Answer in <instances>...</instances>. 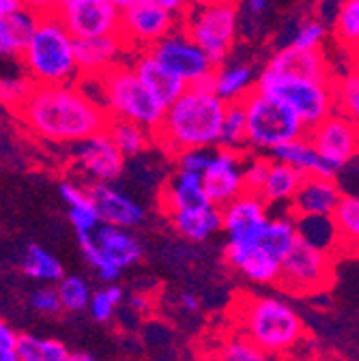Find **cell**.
I'll return each instance as SVG.
<instances>
[{
	"label": "cell",
	"mask_w": 359,
	"mask_h": 361,
	"mask_svg": "<svg viewBox=\"0 0 359 361\" xmlns=\"http://www.w3.org/2000/svg\"><path fill=\"white\" fill-rule=\"evenodd\" d=\"M22 123L43 140L56 145H75L91 133L106 129V110L88 99L80 86L52 84L37 86L28 99L18 108Z\"/></svg>",
	"instance_id": "obj_1"
},
{
	"label": "cell",
	"mask_w": 359,
	"mask_h": 361,
	"mask_svg": "<svg viewBox=\"0 0 359 361\" xmlns=\"http://www.w3.org/2000/svg\"><path fill=\"white\" fill-rule=\"evenodd\" d=\"M224 108L226 104L213 90L188 86L166 106L153 140L172 155L185 149H209L217 142Z\"/></svg>",
	"instance_id": "obj_2"
},
{
	"label": "cell",
	"mask_w": 359,
	"mask_h": 361,
	"mask_svg": "<svg viewBox=\"0 0 359 361\" xmlns=\"http://www.w3.org/2000/svg\"><path fill=\"white\" fill-rule=\"evenodd\" d=\"M73 43L75 39L54 13L39 16L20 52L26 75L37 86L73 84L80 78Z\"/></svg>",
	"instance_id": "obj_3"
},
{
	"label": "cell",
	"mask_w": 359,
	"mask_h": 361,
	"mask_svg": "<svg viewBox=\"0 0 359 361\" xmlns=\"http://www.w3.org/2000/svg\"><path fill=\"white\" fill-rule=\"evenodd\" d=\"M102 80V108L108 118H123L138 123L149 131H155L162 123L166 106L159 104L151 90L140 82L131 65L116 63L99 75Z\"/></svg>",
	"instance_id": "obj_4"
},
{
	"label": "cell",
	"mask_w": 359,
	"mask_h": 361,
	"mask_svg": "<svg viewBox=\"0 0 359 361\" xmlns=\"http://www.w3.org/2000/svg\"><path fill=\"white\" fill-rule=\"evenodd\" d=\"M239 319L243 336H248L267 353H284L303 336L299 314L278 297L245 299L239 310Z\"/></svg>",
	"instance_id": "obj_5"
},
{
	"label": "cell",
	"mask_w": 359,
	"mask_h": 361,
	"mask_svg": "<svg viewBox=\"0 0 359 361\" xmlns=\"http://www.w3.org/2000/svg\"><path fill=\"white\" fill-rule=\"evenodd\" d=\"M256 88L286 104L305 129L314 127L323 118H327L331 112H336L331 80H317L262 69Z\"/></svg>",
	"instance_id": "obj_6"
},
{
	"label": "cell",
	"mask_w": 359,
	"mask_h": 361,
	"mask_svg": "<svg viewBox=\"0 0 359 361\" xmlns=\"http://www.w3.org/2000/svg\"><path fill=\"white\" fill-rule=\"evenodd\" d=\"M241 104L245 108L248 147L274 151L280 145L303 138L308 131L286 104L262 93L256 86L241 99Z\"/></svg>",
	"instance_id": "obj_7"
},
{
	"label": "cell",
	"mask_w": 359,
	"mask_h": 361,
	"mask_svg": "<svg viewBox=\"0 0 359 361\" xmlns=\"http://www.w3.org/2000/svg\"><path fill=\"white\" fill-rule=\"evenodd\" d=\"M237 24L239 13L235 3L192 5L178 18V26L192 37L215 67L226 63L237 41Z\"/></svg>",
	"instance_id": "obj_8"
},
{
	"label": "cell",
	"mask_w": 359,
	"mask_h": 361,
	"mask_svg": "<svg viewBox=\"0 0 359 361\" xmlns=\"http://www.w3.org/2000/svg\"><path fill=\"white\" fill-rule=\"evenodd\" d=\"M331 282V258L323 247L312 245L297 235V241L280 262L278 284L284 290L308 295L323 290Z\"/></svg>",
	"instance_id": "obj_9"
},
{
	"label": "cell",
	"mask_w": 359,
	"mask_h": 361,
	"mask_svg": "<svg viewBox=\"0 0 359 361\" xmlns=\"http://www.w3.org/2000/svg\"><path fill=\"white\" fill-rule=\"evenodd\" d=\"M147 52L155 61H159L168 71H172L176 78H181L188 86L202 82L215 69L209 56L178 24L166 37L155 41Z\"/></svg>",
	"instance_id": "obj_10"
},
{
	"label": "cell",
	"mask_w": 359,
	"mask_h": 361,
	"mask_svg": "<svg viewBox=\"0 0 359 361\" xmlns=\"http://www.w3.org/2000/svg\"><path fill=\"white\" fill-rule=\"evenodd\" d=\"M176 24L178 18L159 7L155 0H138V3L121 11L116 32L123 39L125 48L142 52L149 50L155 41L166 37Z\"/></svg>",
	"instance_id": "obj_11"
},
{
	"label": "cell",
	"mask_w": 359,
	"mask_h": 361,
	"mask_svg": "<svg viewBox=\"0 0 359 361\" xmlns=\"http://www.w3.org/2000/svg\"><path fill=\"white\" fill-rule=\"evenodd\" d=\"M305 138L334 172L359 153V125L340 112H331L327 118L310 127Z\"/></svg>",
	"instance_id": "obj_12"
},
{
	"label": "cell",
	"mask_w": 359,
	"mask_h": 361,
	"mask_svg": "<svg viewBox=\"0 0 359 361\" xmlns=\"http://www.w3.org/2000/svg\"><path fill=\"white\" fill-rule=\"evenodd\" d=\"M54 16L73 39L112 35L121 20V11L108 0H59Z\"/></svg>",
	"instance_id": "obj_13"
},
{
	"label": "cell",
	"mask_w": 359,
	"mask_h": 361,
	"mask_svg": "<svg viewBox=\"0 0 359 361\" xmlns=\"http://www.w3.org/2000/svg\"><path fill=\"white\" fill-rule=\"evenodd\" d=\"M243 155L241 151L217 149L202 170V188L211 204L224 207L243 192Z\"/></svg>",
	"instance_id": "obj_14"
},
{
	"label": "cell",
	"mask_w": 359,
	"mask_h": 361,
	"mask_svg": "<svg viewBox=\"0 0 359 361\" xmlns=\"http://www.w3.org/2000/svg\"><path fill=\"white\" fill-rule=\"evenodd\" d=\"M71 157L84 174H88L93 180H102V183H110L125 168V157L110 140L106 129L75 142Z\"/></svg>",
	"instance_id": "obj_15"
},
{
	"label": "cell",
	"mask_w": 359,
	"mask_h": 361,
	"mask_svg": "<svg viewBox=\"0 0 359 361\" xmlns=\"http://www.w3.org/2000/svg\"><path fill=\"white\" fill-rule=\"evenodd\" d=\"M221 231H226L233 243H254L269 219L267 204L258 194L241 192L237 198L219 207Z\"/></svg>",
	"instance_id": "obj_16"
},
{
	"label": "cell",
	"mask_w": 359,
	"mask_h": 361,
	"mask_svg": "<svg viewBox=\"0 0 359 361\" xmlns=\"http://www.w3.org/2000/svg\"><path fill=\"white\" fill-rule=\"evenodd\" d=\"M86 192L99 213L102 224L118 226V228H133V226H138L145 219V209L121 190L112 188L110 183L93 180L86 188Z\"/></svg>",
	"instance_id": "obj_17"
},
{
	"label": "cell",
	"mask_w": 359,
	"mask_h": 361,
	"mask_svg": "<svg viewBox=\"0 0 359 361\" xmlns=\"http://www.w3.org/2000/svg\"><path fill=\"white\" fill-rule=\"evenodd\" d=\"M340 198H342V192L334 180V176L303 174L295 196L291 198V209L295 217L331 215Z\"/></svg>",
	"instance_id": "obj_18"
},
{
	"label": "cell",
	"mask_w": 359,
	"mask_h": 361,
	"mask_svg": "<svg viewBox=\"0 0 359 361\" xmlns=\"http://www.w3.org/2000/svg\"><path fill=\"white\" fill-rule=\"evenodd\" d=\"M75 65L80 75H102L116 63H121V54L125 43L118 32L75 39Z\"/></svg>",
	"instance_id": "obj_19"
},
{
	"label": "cell",
	"mask_w": 359,
	"mask_h": 361,
	"mask_svg": "<svg viewBox=\"0 0 359 361\" xmlns=\"http://www.w3.org/2000/svg\"><path fill=\"white\" fill-rule=\"evenodd\" d=\"M226 262L239 274L258 284H274L280 278V260L254 243H226Z\"/></svg>",
	"instance_id": "obj_20"
},
{
	"label": "cell",
	"mask_w": 359,
	"mask_h": 361,
	"mask_svg": "<svg viewBox=\"0 0 359 361\" xmlns=\"http://www.w3.org/2000/svg\"><path fill=\"white\" fill-rule=\"evenodd\" d=\"M131 69L136 71V75L140 78V82L151 90L153 97H155L159 104H164V106L172 104V102L188 88V84H185L181 78H176L172 71H168V69H166L159 61H155L147 50L138 52V56L133 59Z\"/></svg>",
	"instance_id": "obj_21"
},
{
	"label": "cell",
	"mask_w": 359,
	"mask_h": 361,
	"mask_svg": "<svg viewBox=\"0 0 359 361\" xmlns=\"http://www.w3.org/2000/svg\"><path fill=\"white\" fill-rule=\"evenodd\" d=\"M93 237H95V243H97L102 256L121 271L131 264H136L142 258V245L129 233V228L99 224Z\"/></svg>",
	"instance_id": "obj_22"
},
{
	"label": "cell",
	"mask_w": 359,
	"mask_h": 361,
	"mask_svg": "<svg viewBox=\"0 0 359 361\" xmlns=\"http://www.w3.org/2000/svg\"><path fill=\"white\" fill-rule=\"evenodd\" d=\"M207 204L211 202L205 194L202 176L198 172L178 170L176 174H172V178L162 192V209L166 213L183 211V209H200Z\"/></svg>",
	"instance_id": "obj_23"
},
{
	"label": "cell",
	"mask_w": 359,
	"mask_h": 361,
	"mask_svg": "<svg viewBox=\"0 0 359 361\" xmlns=\"http://www.w3.org/2000/svg\"><path fill=\"white\" fill-rule=\"evenodd\" d=\"M172 228L185 241L202 243L211 239L217 231H221V211L215 204H207L200 209H183L168 213Z\"/></svg>",
	"instance_id": "obj_24"
},
{
	"label": "cell",
	"mask_w": 359,
	"mask_h": 361,
	"mask_svg": "<svg viewBox=\"0 0 359 361\" xmlns=\"http://www.w3.org/2000/svg\"><path fill=\"white\" fill-rule=\"evenodd\" d=\"M269 71L276 73H291V75H305L317 80H331L329 65L321 50H299L295 45L280 50L274 59L267 63Z\"/></svg>",
	"instance_id": "obj_25"
},
{
	"label": "cell",
	"mask_w": 359,
	"mask_h": 361,
	"mask_svg": "<svg viewBox=\"0 0 359 361\" xmlns=\"http://www.w3.org/2000/svg\"><path fill=\"white\" fill-rule=\"evenodd\" d=\"M303 174L280 161V159H272V166H269V172L264 176V183L258 192V196L262 198V202L269 204H280V202H291V198L295 196L299 183H301Z\"/></svg>",
	"instance_id": "obj_26"
},
{
	"label": "cell",
	"mask_w": 359,
	"mask_h": 361,
	"mask_svg": "<svg viewBox=\"0 0 359 361\" xmlns=\"http://www.w3.org/2000/svg\"><path fill=\"white\" fill-rule=\"evenodd\" d=\"M254 88V71L250 65L221 63L213 69V93L224 102H241Z\"/></svg>",
	"instance_id": "obj_27"
},
{
	"label": "cell",
	"mask_w": 359,
	"mask_h": 361,
	"mask_svg": "<svg viewBox=\"0 0 359 361\" xmlns=\"http://www.w3.org/2000/svg\"><path fill=\"white\" fill-rule=\"evenodd\" d=\"M59 192H61V196H63V200H65V204L69 209V221L75 228V235L95 233L97 226L102 224V219H99V213H97L91 196H88V192L78 188L75 183H71V180L61 183Z\"/></svg>",
	"instance_id": "obj_28"
},
{
	"label": "cell",
	"mask_w": 359,
	"mask_h": 361,
	"mask_svg": "<svg viewBox=\"0 0 359 361\" xmlns=\"http://www.w3.org/2000/svg\"><path fill=\"white\" fill-rule=\"evenodd\" d=\"M272 153L274 159H280L293 168H297L301 174H323V176H334V170L321 159V155L317 153V149H314L310 145V140L305 138H297V140H291L286 145H280L276 147Z\"/></svg>",
	"instance_id": "obj_29"
},
{
	"label": "cell",
	"mask_w": 359,
	"mask_h": 361,
	"mask_svg": "<svg viewBox=\"0 0 359 361\" xmlns=\"http://www.w3.org/2000/svg\"><path fill=\"white\" fill-rule=\"evenodd\" d=\"M37 16L26 9H18L11 16L0 18V59L20 56L24 43L35 28Z\"/></svg>",
	"instance_id": "obj_30"
},
{
	"label": "cell",
	"mask_w": 359,
	"mask_h": 361,
	"mask_svg": "<svg viewBox=\"0 0 359 361\" xmlns=\"http://www.w3.org/2000/svg\"><path fill=\"white\" fill-rule=\"evenodd\" d=\"M106 131L110 135V140L116 145V149L123 153V157H136L145 153L153 142V131H149L138 123L123 121V118H108Z\"/></svg>",
	"instance_id": "obj_31"
},
{
	"label": "cell",
	"mask_w": 359,
	"mask_h": 361,
	"mask_svg": "<svg viewBox=\"0 0 359 361\" xmlns=\"http://www.w3.org/2000/svg\"><path fill=\"white\" fill-rule=\"evenodd\" d=\"M295 241H297V224H295V217H291V215L269 217L260 237L256 239V243L264 252H269L280 262L286 256V252L293 247Z\"/></svg>",
	"instance_id": "obj_32"
},
{
	"label": "cell",
	"mask_w": 359,
	"mask_h": 361,
	"mask_svg": "<svg viewBox=\"0 0 359 361\" xmlns=\"http://www.w3.org/2000/svg\"><path fill=\"white\" fill-rule=\"evenodd\" d=\"M22 271L28 278L43 282V284H56L65 276L61 260L37 243H30L26 247L22 256Z\"/></svg>",
	"instance_id": "obj_33"
},
{
	"label": "cell",
	"mask_w": 359,
	"mask_h": 361,
	"mask_svg": "<svg viewBox=\"0 0 359 361\" xmlns=\"http://www.w3.org/2000/svg\"><path fill=\"white\" fill-rule=\"evenodd\" d=\"M219 149L243 151L248 147V123H245V108L241 102H231L224 108L217 142Z\"/></svg>",
	"instance_id": "obj_34"
},
{
	"label": "cell",
	"mask_w": 359,
	"mask_h": 361,
	"mask_svg": "<svg viewBox=\"0 0 359 361\" xmlns=\"http://www.w3.org/2000/svg\"><path fill=\"white\" fill-rule=\"evenodd\" d=\"M16 353L20 361H65L67 346L56 338H41L32 334L16 336Z\"/></svg>",
	"instance_id": "obj_35"
},
{
	"label": "cell",
	"mask_w": 359,
	"mask_h": 361,
	"mask_svg": "<svg viewBox=\"0 0 359 361\" xmlns=\"http://www.w3.org/2000/svg\"><path fill=\"white\" fill-rule=\"evenodd\" d=\"M338 243H346L359 252V196H344L331 213Z\"/></svg>",
	"instance_id": "obj_36"
},
{
	"label": "cell",
	"mask_w": 359,
	"mask_h": 361,
	"mask_svg": "<svg viewBox=\"0 0 359 361\" xmlns=\"http://www.w3.org/2000/svg\"><path fill=\"white\" fill-rule=\"evenodd\" d=\"M334 99L336 112L344 114L355 125H359V67L351 69L346 75L334 82Z\"/></svg>",
	"instance_id": "obj_37"
},
{
	"label": "cell",
	"mask_w": 359,
	"mask_h": 361,
	"mask_svg": "<svg viewBox=\"0 0 359 361\" xmlns=\"http://www.w3.org/2000/svg\"><path fill=\"white\" fill-rule=\"evenodd\" d=\"M334 26L340 43L359 56V0H342Z\"/></svg>",
	"instance_id": "obj_38"
},
{
	"label": "cell",
	"mask_w": 359,
	"mask_h": 361,
	"mask_svg": "<svg viewBox=\"0 0 359 361\" xmlns=\"http://www.w3.org/2000/svg\"><path fill=\"white\" fill-rule=\"evenodd\" d=\"M56 293H59L63 310L67 312H84L93 295L88 282L80 276H63L56 282Z\"/></svg>",
	"instance_id": "obj_39"
},
{
	"label": "cell",
	"mask_w": 359,
	"mask_h": 361,
	"mask_svg": "<svg viewBox=\"0 0 359 361\" xmlns=\"http://www.w3.org/2000/svg\"><path fill=\"white\" fill-rule=\"evenodd\" d=\"M78 245H80V252H82L84 260L95 269V274L99 276V280H104L106 284H112V282L118 280L121 269H116L114 264H110L102 256V252H99V247L95 243L93 233H80L78 235Z\"/></svg>",
	"instance_id": "obj_40"
},
{
	"label": "cell",
	"mask_w": 359,
	"mask_h": 361,
	"mask_svg": "<svg viewBox=\"0 0 359 361\" xmlns=\"http://www.w3.org/2000/svg\"><path fill=\"white\" fill-rule=\"evenodd\" d=\"M217 361H272V353L260 348L248 336H235L219 348Z\"/></svg>",
	"instance_id": "obj_41"
},
{
	"label": "cell",
	"mask_w": 359,
	"mask_h": 361,
	"mask_svg": "<svg viewBox=\"0 0 359 361\" xmlns=\"http://www.w3.org/2000/svg\"><path fill=\"white\" fill-rule=\"evenodd\" d=\"M123 297H125V293H123V288L121 286H116L114 282L112 284H108L106 288H99V290H95L93 295H91V301H88V312H91V316H93V321H97V323H108L112 316H114V312H116V307L123 303Z\"/></svg>",
	"instance_id": "obj_42"
},
{
	"label": "cell",
	"mask_w": 359,
	"mask_h": 361,
	"mask_svg": "<svg viewBox=\"0 0 359 361\" xmlns=\"http://www.w3.org/2000/svg\"><path fill=\"white\" fill-rule=\"evenodd\" d=\"M32 88H35V82L26 73L0 78V104H5L9 108H20L32 93Z\"/></svg>",
	"instance_id": "obj_43"
},
{
	"label": "cell",
	"mask_w": 359,
	"mask_h": 361,
	"mask_svg": "<svg viewBox=\"0 0 359 361\" xmlns=\"http://www.w3.org/2000/svg\"><path fill=\"white\" fill-rule=\"evenodd\" d=\"M269 166H272V159L269 157H252L243 161V192H250V194L260 192L264 176L269 172Z\"/></svg>",
	"instance_id": "obj_44"
},
{
	"label": "cell",
	"mask_w": 359,
	"mask_h": 361,
	"mask_svg": "<svg viewBox=\"0 0 359 361\" xmlns=\"http://www.w3.org/2000/svg\"><path fill=\"white\" fill-rule=\"evenodd\" d=\"M325 35H327V28L323 22L310 20L297 30L291 45H295V48H299V50H321V43H323Z\"/></svg>",
	"instance_id": "obj_45"
},
{
	"label": "cell",
	"mask_w": 359,
	"mask_h": 361,
	"mask_svg": "<svg viewBox=\"0 0 359 361\" xmlns=\"http://www.w3.org/2000/svg\"><path fill=\"white\" fill-rule=\"evenodd\" d=\"M30 305L43 314V316H56L63 305H61V299H59V293L54 286H43V288H37L32 295H30Z\"/></svg>",
	"instance_id": "obj_46"
},
{
	"label": "cell",
	"mask_w": 359,
	"mask_h": 361,
	"mask_svg": "<svg viewBox=\"0 0 359 361\" xmlns=\"http://www.w3.org/2000/svg\"><path fill=\"white\" fill-rule=\"evenodd\" d=\"M176 157V166L178 170H185V172H198L202 174V170L209 164L211 153L207 149H185V151H178L174 153Z\"/></svg>",
	"instance_id": "obj_47"
},
{
	"label": "cell",
	"mask_w": 359,
	"mask_h": 361,
	"mask_svg": "<svg viewBox=\"0 0 359 361\" xmlns=\"http://www.w3.org/2000/svg\"><path fill=\"white\" fill-rule=\"evenodd\" d=\"M56 3H59V0H20L22 9L30 11L37 18L39 16H50V13H54Z\"/></svg>",
	"instance_id": "obj_48"
},
{
	"label": "cell",
	"mask_w": 359,
	"mask_h": 361,
	"mask_svg": "<svg viewBox=\"0 0 359 361\" xmlns=\"http://www.w3.org/2000/svg\"><path fill=\"white\" fill-rule=\"evenodd\" d=\"M155 3L164 7L168 13H172L174 18H181L192 7V0H155Z\"/></svg>",
	"instance_id": "obj_49"
},
{
	"label": "cell",
	"mask_w": 359,
	"mask_h": 361,
	"mask_svg": "<svg viewBox=\"0 0 359 361\" xmlns=\"http://www.w3.org/2000/svg\"><path fill=\"white\" fill-rule=\"evenodd\" d=\"M178 305H181L185 312H198V307H200L196 295H192V293H181V297H178Z\"/></svg>",
	"instance_id": "obj_50"
},
{
	"label": "cell",
	"mask_w": 359,
	"mask_h": 361,
	"mask_svg": "<svg viewBox=\"0 0 359 361\" xmlns=\"http://www.w3.org/2000/svg\"><path fill=\"white\" fill-rule=\"evenodd\" d=\"M129 305L136 310V312H149V307H151V303H149V299H147V295H131L129 297Z\"/></svg>",
	"instance_id": "obj_51"
},
{
	"label": "cell",
	"mask_w": 359,
	"mask_h": 361,
	"mask_svg": "<svg viewBox=\"0 0 359 361\" xmlns=\"http://www.w3.org/2000/svg\"><path fill=\"white\" fill-rule=\"evenodd\" d=\"M18 9H22L20 0H0V18H3V16H11Z\"/></svg>",
	"instance_id": "obj_52"
},
{
	"label": "cell",
	"mask_w": 359,
	"mask_h": 361,
	"mask_svg": "<svg viewBox=\"0 0 359 361\" xmlns=\"http://www.w3.org/2000/svg\"><path fill=\"white\" fill-rule=\"evenodd\" d=\"M0 344H16V334L5 321H0Z\"/></svg>",
	"instance_id": "obj_53"
},
{
	"label": "cell",
	"mask_w": 359,
	"mask_h": 361,
	"mask_svg": "<svg viewBox=\"0 0 359 361\" xmlns=\"http://www.w3.org/2000/svg\"><path fill=\"white\" fill-rule=\"evenodd\" d=\"M0 361H20L13 344H0Z\"/></svg>",
	"instance_id": "obj_54"
},
{
	"label": "cell",
	"mask_w": 359,
	"mask_h": 361,
	"mask_svg": "<svg viewBox=\"0 0 359 361\" xmlns=\"http://www.w3.org/2000/svg\"><path fill=\"white\" fill-rule=\"evenodd\" d=\"M267 3H269V0H245V7H248L250 13L260 16L267 9Z\"/></svg>",
	"instance_id": "obj_55"
},
{
	"label": "cell",
	"mask_w": 359,
	"mask_h": 361,
	"mask_svg": "<svg viewBox=\"0 0 359 361\" xmlns=\"http://www.w3.org/2000/svg\"><path fill=\"white\" fill-rule=\"evenodd\" d=\"M65 361H99L97 357H93L91 353H69L67 357H65Z\"/></svg>",
	"instance_id": "obj_56"
},
{
	"label": "cell",
	"mask_w": 359,
	"mask_h": 361,
	"mask_svg": "<svg viewBox=\"0 0 359 361\" xmlns=\"http://www.w3.org/2000/svg\"><path fill=\"white\" fill-rule=\"evenodd\" d=\"M108 3L114 7V9H118V11H123V9H127L129 5H133V3H138V0H108Z\"/></svg>",
	"instance_id": "obj_57"
},
{
	"label": "cell",
	"mask_w": 359,
	"mask_h": 361,
	"mask_svg": "<svg viewBox=\"0 0 359 361\" xmlns=\"http://www.w3.org/2000/svg\"><path fill=\"white\" fill-rule=\"evenodd\" d=\"M213 3H237V0H192V5H213Z\"/></svg>",
	"instance_id": "obj_58"
}]
</instances>
